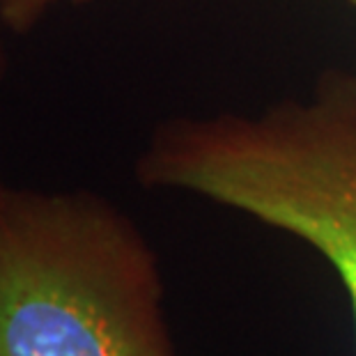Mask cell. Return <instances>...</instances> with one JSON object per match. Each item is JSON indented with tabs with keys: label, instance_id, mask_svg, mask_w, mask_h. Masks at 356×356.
<instances>
[{
	"label": "cell",
	"instance_id": "obj_1",
	"mask_svg": "<svg viewBox=\"0 0 356 356\" xmlns=\"http://www.w3.org/2000/svg\"><path fill=\"white\" fill-rule=\"evenodd\" d=\"M136 179L308 244L345 287L356 343V70L324 72L306 97L257 113L168 120L136 159Z\"/></svg>",
	"mask_w": 356,
	"mask_h": 356
},
{
	"label": "cell",
	"instance_id": "obj_2",
	"mask_svg": "<svg viewBox=\"0 0 356 356\" xmlns=\"http://www.w3.org/2000/svg\"><path fill=\"white\" fill-rule=\"evenodd\" d=\"M161 262L104 195L0 186V356H179Z\"/></svg>",
	"mask_w": 356,
	"mask_h": 356
},
{
	"label": "cell",
	"instance_id": "obj_3",
	"mask_svg": "<svg viewBox=\"0 0 356 356\" xmlns=\"http://www.w3.org/2000/svg\"><path fill=\"white\" fill-rule=\"evenodd\" d=\"M58 0H0V19L3 28L12 35H28Z\"/></svg>",
	"mask_w": 356,
	"mask_h": 356
},
{
	"label": "cell",
	"instance_id": "obj_4",
	"mask_svg": "<svg viewBox=\"0 0 356 356\" xmlns=\"http://www.w3.org/2000/svg\"><path fill=\"white\" fill-rule=\"evenodd\" d=\"M0 26H3V19H0ZM7 74V56H5V47H3V37H0V83H3Z\"/></svg>",
	"mask_w": 356,
	"mask_h": 356
},
{
	"label": "cell",
	"instance_id": "obj_5",
	"mask_svg": "<svg viewBox=\"0 0 356 356\" xmlns=\"http://www.w3.org/2000/svg\"><path fill=\"white\" fill-rule=\"evenodd\" d=\"M72 3H76V5H86V3H92V0H72Z\"/></svg>",
	"mask_w": 356,
	"mask_h": 356
},
{
	"label": "cell",
	"instance_id": "obj_6",
	"mask_svg": "<svg viewBox=\"0 0 356 356\" xmlns=\"http://www.w3.org/2000/svg\"><path fill=\"white\" fill-rule=\"evenodd\" d=\"M347 3H350V5L354 7V10H356V0H347Z\"/></svg>",
	"mask_w": 356,
	"mask_h": 356
},
{
	"label": "cell",
	"instance_id": "obj_7",
	"mask_svg": "<svg viewBox=\"0 0 356 356\" xmlns=\"http://www.w3.org/2000/svg\"><path fill=\"white\" fill-rule=\"evenodd\" d=\"M0 186H3V184H0Z\"/></svg>",
	"mask_w": 356,
	"mask_h": 356
}]
</instances>
